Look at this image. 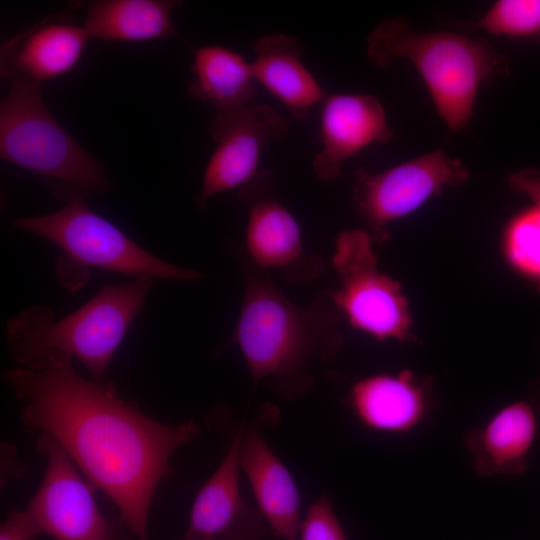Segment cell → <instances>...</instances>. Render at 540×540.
I'll use <instances>...</instances> for the list:
<instances>
[{
    "label": "cell",
    "mask_w": 540,
    "mask_h": 540,
    "mask_svg": "<svg viewBox=\"0 0 540 540\" xmlns=\"http://www.w3.org/2000/svg\"><path fill=\"white\" fill-rule=\"evenodd\" d=\"M3 381L21 404L28 432L54 439L90 484L103 491L138 540L159 483L171 476L170 459L195 440L193 420L159 422L118 395L111 382L82 377L72 357L55 353L38 370L7 369Z\"/></svg>",
    "instance_id": "obj_1"
},
{
    "label": "cell",
    "mask_w": 540,
    "mask_h": 540,
    "mask_svg": "<svg viewBox=\"0 0 540 540\" xmlns=\"http://www.w3.org/2000/svg\"><path fill=\"white\" fill-rule=\"evenodd\" d=\"M243 270L244 296L233 340L255 386L265 383L284 400L298 399L313 386L314 366L330 362L344 346L342 314L332 290L298 305L246 257Z\"/></svg>",
    "instance_id": "obj_2"
},
{
    "label": "cell",
    "mask_w": 540,
    "mask_h": 540,
    "mask_svg": "<svg viewBox=\"0 0 540 540\" xmlns=\"http://www.w3.org/2000/svg\"><path fill=\"white\" fill-rule=\"evenodd\" d=\"M152 284V279L142 278L105 285L87 303L59 320L46 305L23 309L6 324L11 358L19 367L38 370L53 354H66L78 359L93 380L104 382L106 370Z\"/></svg>",
    "instance_id": "obj_3"
},
{
    "label": "cell",
    "mask_w": 540,
    "mask_h": 540,
    "mask_svg": "<svg viewBox=\"0 0 540 540\" xmlns=\"http://www.w3.org/2000/svg\"><path fill=\"white\" fill-rule=\"evenodd\" d=\"M367 55L381 68L400 58L412 63L451 133L465 129L482 83L506 69L504 56L485 41L416 32L401 17L383 20L371 31Z\"/></svg>",
    "instance_id": "obj_4"
},
{
    "label": "cell",
    "mask_w": 540,
    "mask_h": 540,
    "mask_svg": "<svg viewBox=\"0 0 540 540\" xmlns=\"http://www.w3.org/2000/svg\"><path fill=\"white\" fill-rule=\"evenodd\" d=\"M0 155L41 176L61 200L74 192L102 194L112 189L101 162L51 114L36 82L11 80L0 104Z\"/></svg>",
    "instance_id": "obj_5"
},
{
    "label": "cell",
    "mask_w": 540,
    "mask_h": 540,
    "mask_svg": "<svg viewBox=\"0 0 540 540\" xmlns=\"http://www.w3.org/2000/svg\"><path fill=\"white\" fill-rule=\"evenodd\" d=\"M86 194L74 192L56 212L14 219V228L48 240L63 255L57 262L62 286L75 290L85 284L88 267L134 279L189 282L202 274L171 264L146 251L117 226L93 211Z\"/></svg>",
    "instance_id": "obj_6"
},
{
    "label": "cell",
    "mask_w": 540,
    "mask_h": 540,
    "mask_svg": "<svg viewBox=\"0 0 540 540\" xmlns=\"http://www.w3.org/2000/svg\"><path fill=\"white\" fill-rule=\"evenodd\" d=\"M374 241L366 230L341 231L332 265L339 280L333 299L350 325L378 340L414 342L412 318L401 284L378 268Z\"/></svg>",
    "instance_id": "obj_7"
},
{
    "label": "cell",
    "mask_w": 540,
    "mask_h": 540,
    "mask_svg": "<svg viewBox=\"0 0 540 540\" xmlns=\"http://www.w3.org/2000/svg\"><path fill=\"white\" fill-rule=\"evenodd\" d=\"M469 171L458 159L437 149L379 173H355L353 203L374 243L388 238L389 224L401 219L446 187L458 186Z\"/></svg>",
    "instance_id": "obj_8"
},
{
    "label": "cell",
    "mask_w": 540,
    "mask_h": 540,
    "mask_svg": "<svg viewBox=\"0 0 540 540\" xmlns=\"http://www.w3.org/2000/svg\"><path fill=\"white\" fill-rule=\"evenodd\" d=\"M37 450L45 457L41 483L27 508L43 534L54 540H118L115 522L99 509L93 489L63 448L40 434Z\"/></svg>",
    "instance_id": "obj_9"
},
{
    "label": "cell",
    "mask_w": 540,
    "mask_h": 540,
    "mask_svg": "<svg viewBox=\"0 0 540 540\" xmlns=\"http://www.w3.org/2000/svg\"><path fill=\"white\" fill-rule=\"evenodd\" d=\"M273 180L269 171H262L240 189L239 198L248 208L245 257L290 283H311L321 275L324 262L305 250L301 228L275 195Z\"/></svg>",
    "instance_id": "obj_10"
},
{
    "label": "cell",
    "mask_w": 540,
    "mask_h": 540,
    "mask_svg": "<svg viewBox=\"0 0 540 540\" xmlns=\"http://www.w3.org/2000/svg\"><path fill=\"white\" fill-rule=\"evenodd\" d=\"M216 143L204 171L195 205L203 209L208 200L225 191L242 188L259 173L264 148L270 141L283 140L287 125L265 104L218 111L211 124Z\"/></svg>",
    "instance_id": "obj_11"
},
{
    "label": "cell",
    "mask_w": 540,
    "mask_h": 540,
    "mask_svg": "<svg viewBox=\"0 0 540 540\" xmlns=\"http://www.w3.org/2000/svg\"><path fill=\"white\" fill-rule=\"evenodd\" d=\"M241 435L242 425L214 473L198 490L180 540H262L268 534L262 513L240 492Z\"/></svg>",
    "instance_id": "obj_12"
},
{
    "label": "cell",
    "mask_w": 540,
    "mask_h": 540,
    "mask_svg": "<svg viewBox=\"0 0 540 540\" xmlns=\"http://www.w3.org/2000/svg\"><path fill=\"white\" fill-rule=\"evenodd\" d=\"M392 131L380 101L370 94H330L321 103V150L312 166L323 181L336 179L342 164L375 143H388Z\"/></svg>",
    "instance_id": "obj_13"
},
{
    "label": "cell",
    "mask_w": 540,
    "mask_h": 540,
    "mask_svg": "<svg viewBox=\"0 0 540 540\" xmlns=\"http://www.w3.org/2000/svg\"><path fill=\"white\" fill-rule=\"evenodd\" d=\"M89 37L73 15L49 14L2 46L1 76L39 84L61 77L77 66Z\"/></svg>",
    "instance_id": "obj_14"
},
{
    "label": "cell",
    "mask_w": 540,
    "mask_h": 540,
    "mask_svg": "<svg viewBox=\"0 0 540 540\" xmlns=\"http://www.w3.org/2000/svg\"><path fill=\"white\" fill-rule=\"evenodd\" d=\"M540 418V385L535 394L498 410L488 422L464 435L474 471L484 477L517 476L526 472Z\"/></svg>",
    "instance_id": "obj_15"
},
{
    "label": "cell",
    "mask_w": 540,
    "mask_h": 540,
    "mask_svg": "<svg viewBox=\"0 0 540 540\" xmlns=\"http://www.w3.org/2000/svg\"><path fill=\"white\" fill-rule=\"evenodd\" d=\"M239 465L270 529L284 540H299L302 521L298 488L258 426L242 424Z\"/></svg>",
    "instance_id": "obj_16"
},
{
    "label": "cell",
    "mask_w": 540,
    "mask_h": 540,
    "mask_svg": "<svg viewBox=\"0 0 540 540\" xmlns=\"http://www.w3.org/2000/svg\"><path fill=\"white\" fill-rule=\"evenodd\" d=\"M347 401L365 427L388 433L414 429L429 408L426 384L409 370L363 378L352 386Z\"/></svg>",
    "instance_id": "obj_17"
},
{
    "label": "cell",
    "mask_w": 540,
    "mask_h": 540,
    "mask_svg": "<svg viewBox=\"0 0 540 540\" xmlns=\"http://www.w3.org/2000/svg\"><path fill=\"white\" fill-rule=\"evenodd\" d=\"M251 63L256 82L278 98L298 120L308 118L326 94L301 60L300 42L290 36L269 34L254 44Z\"/></svg>",
    "instance_id": "obj_18"
},
{
    "label": "cell",
    "mask_w": 540,
    "mask_h": 540,
    "mask_svg": "<svg viewBox=\"0 0 540 540\" xmlns=\"http://www.w3.org/2000/svg\"><path fill=\"white\" fill-rule=\"evenodd\" d=\"M178 1L97 0L88 4L84 27L90 37L141 42L178 36L172 11Z\"/></svg>",
    "instance_id": "obj_19"
},
{
    "label": "cell",
    "mask_w": 540,
    "mask_h": 540,
    "mask_svg": "<svg viewBox=\"0 0 540 540\" xmlns=\"http://www.w3.org/2000/svg\"><path fill=\"white\" fill-rule=\"evenodd\" d=\"M193 78L188 94L225 111L249 105L256 95V80L251 63L237 52L218 45L194 50Z\"/></svg>",
    "instance_id": "obj_20"
},
{
    "label": "cell",
    "mask_w": 540,
    "mask_h": 540,
    "mask_svg": "<svg viewBox=\"0 0 540 540\" xmlns=\"http://www.w3.org/2000/svg\"><path fill=\"white\" fill-rule=\"evenodd\" d=\"M473 28L515 38L540 35V0L496 1Z\"/></svg>",
    "instance_id": "obj_21"
},
{
    "label": "cell",
    "mask_w": 540,
    "mask_h": 540,
    "mask_svg": "<svg viewBox=\"0 0 540 540\" xmlns=\"http://www.w3.org/2000/svg\"><path fill=\"white\" fill-rule=\"evenodd\" d=\"M505 244L512 264L540 287V208L532 205L508 224Z\"/></svg>",
    "instance_id": "obj_22"
},
{
    "label": "cell",
    "mask_w": 540,
    "mask_h": 540,
    "mask_svg": "<svg viewBox=\"0 0 540 540\" xmlns=\"http://www.w3.org/2000/svg\"><path fill=\"white\" fill-rule=\"evenodd\" d=\"M299 540H346L327 494H322L307 509Z\"/></svg>",
    "instance_id": "obj_23"
},
{
    "label": "cell",
    "mask_w": 540,
    "mask_h": 540,
    "mask_svg": "<svg viewBox=\"0 0 540 540\" xmlns=\"http://www.w3.org/2000/svg\"><path fill=\"white\" fill-rule=\"evenodd\" d=\"M41 534L38 521L27 507L13 509L0 526V540H33Z\"/></svg>",
    "instance_id": "obj_24"
},
{
    "label": "cell",
    "mask_w": 540,
    "mask_h": 540,
    "mask_svg": "<svg viewBox=\"0 0 540 540\" xmlns=\"http://www.w3.org/2000/svg\"><path fill=\"white\" fill-rule=\"evenodd\" d=\"M508 185L511 190L525 194L532 205L540 208V170L525 168L510 175Z\"/></svg>",
    "instance_id": "obj_25"
},
{
    "label": "cell",
    "mask_w": 540,
    "mask_h": 540,
    "mask_svg": "<svg viewBox=\"0 0 540 540\" xmlns=\"http://www.w3.org/2000/svg\"><path fill=\"white\" fill-rule=\"evenodd\" d=\"M125 540H138V538L131 533V535L127 537Z\"/></svg>",
    "instance_id": "obj_26"
}]
</instances>
